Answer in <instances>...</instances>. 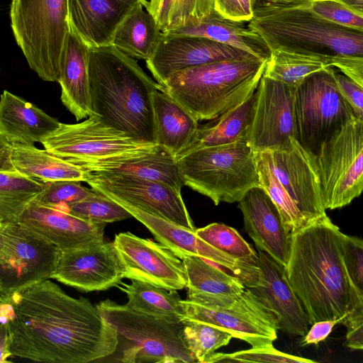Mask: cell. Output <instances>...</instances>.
Segmentation results:
<instances>
[{
    "instance_id": "14",
    "label": "cell",
    "mask_w": 363,
    "mask_h": 363,
    "mask_svg": "<svg viewBox=\"0 0 363 363\" xmlns=\"http://www.w3.org/2000/svg\"><path fill=\"white\" fill-rule=\"evenodd\" d=\"M91 189L111 199L137 207L153 216L195 230L181 192L158 182L123 174L84 172Z\"/></svg>"
},
{
    "instance_id": "17",
    "label": "cell",
    "mask_w": 363,
    "mask_h": 363,
    "mask_svg": "<svg viewBox=\"0 0 363 363\" xmlns=\"http://www.w3.org/2000/svg\"><path fill=\"white\" fill-rule=\"evenodd\" d=\"M113 201L143 223L160 243L179 259L189 256L200 257L238 277L245 287L252 286L256 283L258 266L235 258L210 245L197 236L195 230L153 216L123 201Z\"/></svg>"
},
{
    "instance_id": "20",
    "label": "cell",
    "mask_w": 363,
    "mask_h": 363,
    "mask_svg": "<svg viewBox=\"0 0 363 363\" xmlns=\"http://www.w3.org/2000/svg\"><path fill=\"white\" fill-rule=\"evenodd\" d=\"M252 56L240 48L208 38L162 33L146 65L157 83L162 84L171 75L186 69Z\"/></svg>"
},
{
    "instance_id": "37",
    "label": "cell",
    "mask_w": 363,
    "mask_h": 363,
    "mask_svg": "<svg viewBox=\"0 0 363 363\" xmlns=\"http://www.w3.org/2000/svg\"><path fill=\"white\" fill-rule=\"evenodd\" d=\"M145 9L162 33L194 24L215 10L213 0H150Z\"/></svg>"
},
{
    "instance_id": "2",
    "label": "cell",
    "mask_w": 363,
    "mask_h": 363,
    "mask_svg": "<svg viewBox=\"0 0 363 363\" xmlns=\"http://www.w3.org/2000/svg\"><path fill=\"white\" fill-rule=\"evenodd\" d=\"M345 234L325 215L291 233L286 278L309 325L342 319L351 301V281L343 262Z\"/></svg>"
},
{
    "instance_id": "26",
    "label": "cell",
    "mask_w": 363,
    "mask_h": 363,
    "mask_svg": "<svg viewBox=\"0 0 363 363\" xmlns=\"http://www.w3.org/2000/svg\"><path fill=\"white\" fill-rule=\"evenodd\" d=\"M60 123L35 104L7 90L0 96V134L11 144L40 143Z\"/></svg>"
},
{
    "instance_id": "53",
    "label": "cell",
    "mask_w": 363,
    "mask_h": 363,
    "mask_svg": "<svg viewBox=\"0 0 363 363\" xmlns=\"http://www.w3.org/2000/svg\"><path fill=\"white\" fill-rule=\"evenodd\" d=\"M306 0H251L253 11L258 9L284 7L301 4Z\"/></svg>"
},
{
    "instance_id": "4",
    "label": "cell",
    "mask_w": 363,
    "mask_h": 363,
    "mask_svg": "<svg viewBox=\"0 0 363 363\" xmlns=\"http://www.w3.org/2000/svg\"><path fill=\"white\" fill-rule=\"evenodd\" d=\"M266 62L252 56L194 67L171 75L160 90L197 121L213 120L255 91Z\"/></svg>"
},
{
    "instance_id": "19",
    "label": "cell",
    "mask_w": 363,
    "mask_h": 363,
    "mask_svg": "<svg viewBox=\"0 0 363 363\" xmlns=\"http://www.w3.org/2000/svg\"><path fill=\"white\" fill-rule=\"evenodd\" d=\"M124 267L113 242L60 251L51 277L83 292L105 291L124 278Z\"/></svg>"
},
{
    "instance_id": "29",
    "label": "cell",
    "mask_w": 363,
    "mask_h": 363,
    "mask_svg": "<svg viewBox=\"0 0 363 363\" xmlns=\"http://www.w3.org/2000/svg\"><path fill=\"white\" fill-rule=\"evenodd\" d=\"M82 169L94 174H123L152 180L163 183L179 192L184 185L176 158L162 147L157 152L144 157L99 163Z\"/></svg>"
},
{
    "instance_id": "39",
    "label": "cell",
    "mask_w": 363,
    "mask_h": 363,
    "mask_svg": "<svg viewBox=\"0 0 363 363\" xmlns=\"http://www.w3.org/2000/svg\"><path fill=\"white\" fill-rule=\"evenodd\" d=\"M196 235L216 249L258 266V255L239 233L223 223H213L196 229Z\"/></svg>"
},
{
    "instance_id": "24",
    "label": "cell",
    "mask_w": 363,
    "mask_h": 363,
    "mask_svg": "<svg viewBox=\"0 0 363 363\" xmlns=\"http://www.w3.org/2000/svg\"><path fill=\"white\" fill-rule=\"evenodd\" d=\"M147 0H68L69 28L89 47L111 44L113 34L135 9Z\"/></svg>"
},
{
    "instance_id": "40",
    "label": "cell",
    "mask_w": 363,
    "mask_h": 363,
    "mask_svg": "<svg viewBox=\"0 0 363 363\" xmlns=\"http://www.w3.org/2000/svg\"><path fill=\"white\" fill-rule=\"evenodd\" d=\"M183 339L196 362H202L208 355L228 345L232 335L227 331L207 323L182 320Z\"/></svg>"
},
{
    "instance_id": "12",
    "label": "cell",
    "mask_w": 363,
    "mask_h": 363,
    "mask_svg": "<svg viewBox=\"0 0 363 363\" xmlns=\"http://www.w3.org/2000/svg\"><path fill=\"white\" fill-rule=\"evenodd\" d=\"M181 320L214 325L252 347L273 345L277 337V318L247 288L236 295L223 296L196 303L182 300Z\"/></svg>"
},
{
    "instance_id": "13",
    "label": "cell",
    "mask_w": 363,
    "mask_h": 363,
    "mask_svg": "<svg viewBox=\"0 0 363 363\" xmlns=\"http://www.w3.org/2000/svg\"><path fill=\"white\" fill-rule=\"evenodd\" d=\"M0 285L6 302L51 278L60 250L18 222H5Z\"/></svg>"
},
{
    "instance_id": "5",
    "label": "cell",
    "mask_w": 363,
    "mask_h": 363,
    "mask_svg": "<svg viewBox=\"0 0 363 363\" xmlns=\"http://www.w3.org/2000/svg\"><path fill=\"white\" fill-rule=\"evenodd\" d=\"M309 1L255 10L247 26L269 51L281 48L326 56H363V31L323 19L310 9Z\"/></svg>"
},
{
    "instance_id": "34",
    "label": "cell",
    "mask_w": 363,
    "mask_h": 363,
    "mask_svg": "<svg viewBox=\"0 0 363 363\" xmlns=\"http://www.w3.org/2000/svg\"><path fill=\"white\" fill-rule=\"evenodd\" d=\"M117 287L126 294V305L131 309L156 318L181 320L182 299L176 290L169 291L135 279L130 284L122 282Z\"/></svg>"
},
{
    "instance_id": "47",
    "label": "cell",
    "mask_w": 363,
    "mask_h": 363,
    "mask_svg": "<svg viewBox=\"0 0 363 363\" xmlns=\"http://www.w3.org/2000/svg\"><path fill=\"white\" fill-rule=\"evenodd\" d=\"M337 88L356 116L363 118V87L345 75L335 72Z\"/></svg>"
},
{
    "instance_id": "9",
    "label": "cell",
    "mask_w": 363,
    "mask_h": 363,
    "mask_svg": "<svg viewBox=\"0 0 363 363\" xmlns=\"http://www.w3.org/2000/svg\"><path fill=\"white\" fill-rule=\"evenodd\" d=\"M96 308L118 334L134 342L121 362H196L183 339L184 321L156 318L108 299Z\"/></svg>"
},
{
    "instance_id": "31",
    "label": "cell",
    "mask_w": 363,
    "mask_h": 363,
    "mask_svg": "<svg viewBox=\"0 0 363 363\" xmlns=\"http://www.w3.org/2000/svg\"><path fill=\"white\" fill-rule=\"evenodd\" d=\"M11 158L16 171L41 182L60 180L84 182V171L34 145L11 144Z\"/></svg>"
},
{
    "instance_id": "56",
    "label": "cell",
    "mask_w": 363,
    "mask_h": 363,
    "mask_svg": "<svg viewBox=\"0 0 363 363\" xmlns=\"http://www.w3.org/2000/svg\"><path fill=\"white\" fill-rule=\"evenodd\" d=\"M5 302H6V299L4 298V297L1 293V285H0V304L5 303Z\"/></svg>"
},
{
    "instance_id": "15",
    "label": "cell",
    "mask_w": 363,
    "mask_h": 363,
    "mask_svg": "<svg viewBox=\"0 0 363 363\" xmlns=\"http://www.w3.org/2000/svg\"><path fill=\"white\" fill-rule=\"evenodd\" d=\"M267 152L273 173L308 223L325 216L315 155L293 137Z\"/></svg>"
},
{
    "instance_id": "45",
    "label": "cell",
    "mask_w": 363,
    "mask_h": 363,
    "mask_svg": "<svg viewBox=\"0 0 363 363\" xmlns=\"http://www.w3.org/2000/svg\"><path fill=\"white\" fill-rule=\"evenodd\" d=\"M340 323L347 328L344 345L352 350L363 348V291L354 284L348 310Z\"/></svg>"
},
{
    "instance_id": "36",
    "label": "cell",
    "mask_w": 363,
    "mask_h": 363,
    "mask_svg": "<svg viewBox=\"0 0 363 363\" xmlns=\"http://www.w3.org/2000/svg\"><path fill=\"white\" fill-rule=\"evenodd\" d=\"M45 184L17 172L0 171V220L18 222Z\"/></svg>"
},
{
    "instance_id": "18",
    "label": "cell",
    "mask_w": 363,
    "mask_h": 363,
    "mask_svg": "<svg viewBox=\"0 0 363 363\" xmlns=\"http://www.w3.org/2000/svg\"><path fill=\"white\" fill-rule=\"evenodd\" d=\"M296 87L262 76L247 143L255 152L274 149L294 138V101Z\"/></svg>"
},
{
    "instance_id": "44",
    "label": "cell",
    "mask_w": 363,
    "mask_h": 363,
    "mask_svg": "<svg viewBox=\"0 0 363 363\" xmlns=\"http://www.w3.org/2000/svg\"><path fill=\"white\" fill-rule=\"evenodd\" d=\"M309 8L325 20L363 31V13L351 9L338 0H310Z\"/></svg>"
},
{
    "instance_id": "30",
    "label": "cell",
    "mask_w": 363,
    "mask_h": 363,
    "mask_svg": "<svg viewBox=\"0 0 363 363\" xmlns=\"http://www.w3.org/2000/svg\"><path fill=\"white\" fill-rule=\"evenodd\" d=\"M187 284V300L200 303L206 300L242 293L245 286L241 280L215 264L197 256L182 259Z\"/></svg>"
},
{
    "instance_id": "33",
    "label": "cell",
    "mask_w": 363,
    "mask_h": 363,
    "mask_svg": "<svg viewBox=\"0 0 363 363\" xmlns=\"http://www.w3.org/2000/svg\"><path fill=\"white\" fill-rule=\"evenodd\" d=\"M140 5L122 21L115 31L111 45L129 57L147 61L162 36L153 16Z\"/></svg>"
},
{
    "instance_id": "10",
    "label": "cell",
    "mask_w": 363,
    "mask_h": 363,
    "mask_svg": "<svg viewBox=\"0 0 363 363\" xmlns=\"http://www.w3.org/2000/svg\"><path fill=\"white\" fill-rule=\"evenodd\" d=\"M325 209L350 204L363 189V118L356 116L323 141L315 155Z\"/></svg>"
},
{
    "instance_id": "21",
    "label": "cell",
    "mask_w": 363,
    "mask_h": 363,
    "mask_svg": "<svg viewBox=\"0 0 363 363\" xmlns=\"http://www.w3.org/2000/svg\"><path fill=\"white\" fill-rule=\"evenodd\" d=\"M259 274L247 288L273 313L278 328L291 336L303 337L308 330L307 315L289 285L284 267L265 252L258 250Z\"/></svg>"
},
{
    "instance_id": "16",
    "label": "cell",
    "mask_w": 363,
    "mask_h": 363,
    "mask_svg": "<svg viewBox=\"0 0 363 363\" xmlns=\"http://www.w3.org/2000/svg\"><path fill=\"white\" fill-rule=\"evenodd\" d=\"M113 242L124 267V278L169 291L186 288L187 278L182 259L164 245L130 232L116 235Z\"/></svg>"
},
{
    "instance_id": "32",
    "label": "cell",
    "mask_w": 363,
    "mask_h": 363,
    "mask_svg": "<svg viewBox=\"0 0 363 363\" xmlns=\"http://www.w3.org/2000/svg\"><path fill=\"white\" fill-rule=\"evenodd\" d=\"M255 100V91L240 104L213 119L212 122L199 125L194 144L186 152L236 141H247Z\"/></svg>"
},
{
    "instance_id": "28",
    "label": "cell",
    "mask_w": 363,
    "mask_h": 363,
    "mask_svg": "<svg viewBox=\"0 0 363 363\" xmlns=\"http://www.w3.org/2000/svg\"><path fill=\"white\" fill-rule=\"evenodd\" d=\"M174 35L203 37L240 48L255 57L267 60L270 51L262 38L244 21L227 18L216 10L198 22L165 33Z\"/></svg>"
},
{
    "instance_id": "50",
    "label": "cell",
    "mask_w": 363,
    "mask_h": 363,
    "mask_svg": "<svg viewBox=\"0 0 363 363\" xmlns=\"http://www.w3.org/2000/svg\"><path fill=\"white\" fill-rule=\"evenodd\" d=\"M340 318L335 320H320L312 324L311 328L308 330L303 336V339L301 343V346L310 344H318L324 340L331 333L333 327L340 323Z\"/></svg>"
},
{
    "instance_id": "48",
    "label": "cell",
    "mask_w": 363,
    "mask_h": 363,
    "mask_svg": "<svg viewBox=\"0 0 363 363\" xmlns=\"http://www.w3.org/2000/svg\"><path fill=\"white\" fill-rule=\"evenodd\" d=\"M214 9L235 21L248 22L253 16L251 0H213Z\"/></svg>"
},
{
    "instance_id": "8",
    "label": "cell",
    "mask_w": 363,
    "mask_h": 363,
    "mask_svg": "<svg viewBox=\"0 0 363 363\" xmlns=\"http://www.w3.org/2000/svg\"><path fill=\"white\" fill-rule=\"evenodd\" d=\"M40 143L49 153L80 168L144 157L161 147L137 140L93 113L80 123H60Z\"/></svg>"
},
{
    "instance_id": "1",
    "label": "cell",
    "mask_w": 363,
    "mask_h": 363,
    "mask_svg": "<svg viewBox=\"0 0 363 363\" xmlns=\"http://www.w3.org/2000/svg\"><path fill=\"white\" fill-rule=\"evenodd\" d=\"M12 356L45 363H86L113 354L118 333L89 299L47 279L0 304Z\"/></svg>"
},
{
    "instance_id": "46",
    "label": "cell",
    "mask_w": 363,
    "mask_h": 363,
    "mask_svg": "<svg viewBox=\"0 0 363 363\" xmlns=\"http://www.w3.org/2000/svg\"><path fill=\"white\" fill-rule=\"evenodd\" d=\"M343 262L352 284L363 291V242L362 240L345 234Z\"/></svg>"
},
{
    "instance_id": "55",
    "label": "cell",
    "mask_w": 363,
    "mask_h": 363,
    "mask_svg": "<svg viewBox=\"0 0 363 363\" xmlns=\"http://www.w3.org/2000/svg\"><path fill=\"white\" fill-rule=\"evenodd\" d=\"M5 222L0 220V256L1 255L4 245H5V235H4Z\"/></svg>"
},
{
    "instance_id": "52",
    "label": "cell",
    "mask_w": 363,
    "mask_h": 363,
    "mask_svg": "<svg viewBox=\"0 0 363 363\" xmlns=\"http://www.w3.org/2000/svg\"><path fill=\"white\" fill-rule=\"evenodd\" d=\"M11 356L8 327L5 323H0V363L10 362L8 359Z\"/></svg>"
},
{
    "instance_id": "25",
    "label": "cell",
    "mask_w": 363,
    "mask_h": 363,
    "mask_svg": "<svg viewBox=\"0 0 363 363\" xmlns=\"http://www.w3.org/2000/svg\"><path fill=\"white\" fill-rule=\"evenodd\" d=\"M89 46L69 28L62 50L57 82L60 99L77 121L91 114L89 83Z\"/></svg>"
},
{
    "instance_id": "27",
    "label": "cell",
    "mask_w": 363,
    "mask_h": 363,
    "mask_svg": "<svg viewBox=\"0 0 363 363\" xmlns=\"http://www.w3.org/2000/svg\"><path fill=\"white\" fill-rule=\"evenodd\" d=\"M152 100L155 143L177 158L194 144L199 121L160 89L153 93Z\"/></svg>"
},
{
    "instance_id": "54",
    "label": "cell",
    "mask_w": 363,
    "mask_h": 363,
    "mask_svg": "<svg viewBox=\"0 0 363 363\" xmlns=\"http://www.w3.org/2000/svg\"><path fill=\"white\" fill-rule=\"evenodd\" d=\"M351 9L363 13V0H338Z\"/></svg>"
},
{
    "instance_id": "7",
    "label": "cell",
    "mask_w": 363,
    "mask_h": 363,
    "mask_svg": "<svg viewBox=\"0 0 363 363\" xmlns=\"http://www.w3.org/2000/svg\"><path fill=\"white\" fill-rule=\"evenodd\" d=\"M11 26L30 68L46 82H57L69 30L68 0H11Z\"/></svg>"
},
{
    "instance_id": "38",
    "label": "cell",
    "mask_w": 363,
    "mask_h": 363,
    "mask_svg": "<svg viewBox=\"0 0 363 363\" xmlns=\"http://www.w3.org/2000/svg\"><path fill=\"white\" fill-rule=\"evenodd\" d=\"M259 187L277 208L286 229L292 233L309 224L273 173L267 151L255 152Z\"/></svg>"
},
{
    "instance_id": "6",
    "label": "cell",
    "mask_w": 363,
    "mask_h": 363,
    "mask_svg": "<svg viewBox=\"0 0 363 363\" xmlns=\"http://www.w3.org/2000/svg\"><path fill=\"white\" fill-rule=\"evenodd\" d=\"M176 160L184 184L216 206L238 202L248 190L259 187L256 155L247 141L199 148Z\"/></svg>"
},
{
    "instance_id": "49",
    "label": "cell",
    "mask_w": 363,
    "mask_h": 363,
    "mask_svg": "<svg viewBox=\"0 0 363 363\" xmlns=\"http://www.w3.org/2000/svg\"><path fill=\"white\" fill-rule=\"evenodd\" d=\"M330 65L363 87V56L337 54L330 57Z\"/></svg>"
},
{
    "instance_id": "23",
    "label": "cell",
    "mask_w": 363,
    "mask_h": 363,
    "mask_svg": "<svg viewBox=\"0 0 363 363\" xmlns=\"http://www.w3.org/2000/svg\"><path fill=\"white\" fill-rule=\"evenodd\" d=\"M245 230L258 250L286 267L289 261L291 233L269 196L260 187L248 190L238 201Z\"/></svg>"
},
{
    "instance_id": "41",
    "label": "cell",
    "mask_w": 363,
    "mask_h": 363,
    "mask_svg": "<svg viewBox=\"0 0 363 363\" xmlns=\"http://www.w3.org/2000/svg\"><path fill=\"white\" fill-rule=\"evenodd\" d=\"M67 211L84 220L96 223L106 224L132 217L121 205L95 191L85 199L69 205Z\"/></svg>"
},
{
    "instance_id": "43",
    "label": "cell",
    "mask_w": 363,
    "mask_h": 363,
    "mask_svg": "<svg viewBox=\"0 0 363 363\" xmlns=\"http://www.w3.org/2000/svg\"><path fill=\"white\" fill-rule=\"evenodd\" d=\"M202 362L312 363L315 362L284 353L274 348L272 345L262 347H252L231 354L213 352L206 357Z\"/></svg>"
},
{
    "instance_id": "42",
    "label": "cell",
    "mask_w": 363,
    "mask_h": 363,
    "mask_svg": "<svg viewBox=\"0 0 363 363\" xmlns=\"http://www.w3.org/2000/svg\"><path fill=\"white\" fill-rule=\"evenodd\" d=\"M81 182L60 180L44 182L43 190L33 201L39 205L67 211V207L91 195L94 191L81 185Z\"/></svg>"
},
{
    "instance_id": "11",
    "label": "cell",
    "mask_w": 363,
    "mask_h": 363,
    "mask_svg": "<svg viewBox=\"0 0 363 363\" xmlns=\"http://www.w3.org/2000/svg\"><path fill=\"white\" fill-rule=\"evenodd\" d=\"M333 67L306 77L294 101V138L315 155L323 141L356 116L340 92Z\"/></svg>"
},
{
    "instance_id": "22",
    "label": "cell",
    "mask_w": 363,
    "mask_h": 363,
    "mask_svg": "<svg viewBox=\"0 0 363 363\" xmlns=\"http://www.w3.org/2000/svg\"><path fill=\"white\" fill-rule=\"evenodd\" d=\"M18 222L60 251L90 247L104 242L106 225L91 223L67 211L41 206L33 201Z\"/></svg>"
},
{
    "instance_id": "51",
    "label": "cell",
    "mask_w": 363,
    "mask_h": 363,
    "mask_svg": "<svg viewBox=\"0 0 363 363\" xmlns=\"http://www.w3.org/2000/svg\"><path fill=\"white\" fill-rule=\"evenodd\" d=\"M0 171L16 172L11 158V143L0 134Z\"/></svg>"
},
{
    "instance_id": "35",
    "label": "cell",
    "mask_w": 363,
    "mask_h": 363,
    "mask_svg": "<svg viewBox=\"0 0 363 363\" xmlns=\"http://www.w3.org/2000/svg\"><path fill=\"white\" fill-rule=\"evenodd\" d=\"M330 57L274 49L270 50L262 75L296 87L308 75L331 67Z\"/></svg>"
},
{
    "instance_id": "3",
    "label": "cell",
    "mask_w": 363,
    "mask_h": 363,
    "mask_svg": "<svg viewBox=\"0 0 363 363\" xmlns=\"http://www.w3.org/2000/svg\"><path fill=\"white\" fill-rule=\"evenodd\" d=\"M89 69L91 114L137 140L156 144L152 99L160 85L111 44L89 47Z\"/></svg>"
}]
</instances>
